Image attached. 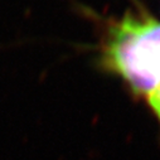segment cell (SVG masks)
I'll list each match as a JSON object with an SVG mask.
<instances>
[{
    "label": "cell",
    "instance_id": "obj_1",
    "mask_svg": "<svg viewBox=\"0 0 160 160\" xmlns=\"http://www.w3.org/2000/svg\"><path fill=\"white\" fill-rule=\"evenodd\" d=\"M105 64L134 91L151 95L160 88V22L126 15L111 30Z\"/></svg>",
    "mask_w": 160,
    "mask_h": 160
},
{
    "label": "cell",
    "instance_id": "obj_2",
    "mask_svg": "<svg viewBox=\"0 0 160 160\" xmlns=\"http://www.w3.org/2000/svg\"><path fill=\"white\" fill-rule=\"evenodd\" d=\"M148 100H149V103H150L151 108L154 110L155 115L158 116L159 121H160V88L156 90L155 92H152L151 95H149Z\"/></svg>",
    "mask_w": 160,
    "mask_h": 160
}]
</instances>
